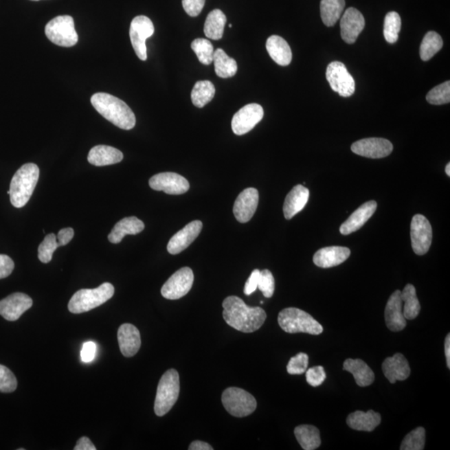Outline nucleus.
<instances>
[{
    "label": "nucleus",
    "instance_id": "nucleus-1",
    "mask_svg": "<svg viewBox=\"0 0 450 450\" xmlns=\"http://www.w3.org/2000/svg\"><path fill=\"white\" fill-rule=\"evenodd\" d=\"M223 317L229 326L243 333L260 330L267 315L260 307H249L237 296H229L223 302Z\"/></svg>",
    "mask_w": 450,
    "mask_h": 450
},
{
    "label": "nucleus",
    "instance_id": "nucleus-2",
    "mask_svg": "<svg viewBox=\"0 0 450 450\" xmlns=\"http://www.w3.org/2000/svg\"><path fill=\"white\" fill-rule=\"evenodd\" d=\"M91 104L104 119L124 131L135 126L134 112L119 98L106 93H97L91 97Z\"/></svg>",
    "mask_w": 450,
    "mask_h": 450
},
{
    "label": "nucleus",
    "instance_id": "nucleus-3",
    "mask_svg": "<svg viewBox=\"0 0 450 450\" xmlns=\"http://www.w3.org/2000/svg\"><path fill=\"white\" fill-rule=\"evenodd\" d=\"M40 178V169L35 164H23L14 174L10 183V202L15 208H22L32 196Z\"/></svg>",
    "mask_w": 450,
    "mask_h": 450
},
{
    "label": "nucleus",
    "instance_id": "nucleus-4",
    "mask_svg": "<svg viewBox=\"0 0 450 450\" xmlns=\"http://www.w3.org/2000/svg\"><path fill=\"white\" fill-rule=\"evenodd\" d=\"M115 293L111 283H104L96 289H84L77 291L70 299L69 311L72 314H82L106 303Z\"/></svg>",
    "mask_w": 450,
    "mask_h": 450
},
{
    "label": "nucleus",
    "instance_id": "nucleus-5",
    "mask_svg": "<svg viewBox=\"0 0 450 450\" xmlns=\"http://www.w3.org/2000/svg\"><path fill=\"white\" fill-rule=\"evenodd\" d=\"M278 323L284 332L289 334L305 333L319 335L324 331L323 326L313 317L300 308H287L282 311L278 317Z\"/></svg>",
    "mask_w": 450,
    "mask_h": 450
},
{
    "label": "nucleus",
    "instance_id": "nucleus-6",
    "mask_svg": "<svg viewBox=\"0 0 450 450\" xmlns=\"http://www.w3.org/2000/svg\"><path fill=\"white\" fill-rule=\"evenodd\" d=\"M179 375L177 370H169L160 379L155 401L156 416H166L175 405L179 395Z\"/></svg>",
    "mask_w": 450,
    "mask_h": 450
},
{
    "label": "nucleus",
    "instance_id": "nucleus-7",
    "mask_svg": "<svg viewBox=\"0 0 450 450\" xmlns=\"http://www.w3.org/2000/svg\"><path fill=\"white\" fill-rule=\"evenodd\" d=\"M45 34L53 44L66 48L76 45L79 41L74 19L69 15L57 16L47 23Z\"/></svg>",
    "mask_w": 450,
    "mask_h": 450
},
{
    "label": "nucleus",
    "instance_id": "nucleus-8",
    "mask_svg": "<svg viewBox=\"0 0 450 450\" xmlns=\"http://www.w3.org/2000/svg\"><path fill=\"white\" fill-rule=\"evenodd\" d=\"M222 403L231 416L238 418L249 416L256 411L257 407L256 398L251 394L234 387L224 391Z\"/></svg>",
    "mask_w": 450,
    "mask_h": 450
},
{
    "label": "nucleus",
    "instance_id": "nucleus-9",
    "mask_svg": "<svg viewBox=\"0 0 450 450\" xmlns=\"http://www.w3.org/2000/svg\"><path fill=\"white\" fill-rule=\"evenodd\" d=\"M326 79L330 87L340 96L350 97L355 92V82L353 76L348 71L346 66L341 62L335 61L328 65L326 69Z\"/></svg>",
    "mask_w": 450,
    "mask_h": 450
},
{
    "label": "nucleus",
    "instance_id": "nucleus-10",
    "mask_svg": "<svg viewBox=\"0 0 450 450\" xmlns=\"http://www.w3.org/2000/svg\"><path fill=\"white\" fill-rule=\"evenodd\" d=\"M155 33V26L150 19L144 15L133 19L130 29V36L133 48L139 60H147L146 40Z\"/></svg>",
    "mask_w": 450,
    "mask_h": 450
},
{
    "label": "nucleus",
    "instance_id": "nucleus-11",
    "mask_svg": "<svg viewBox=\"0 0 450 450\" xmlns=\"http://www.w3.org/2000/svg\"><path fill=\"white\" fill-rule=\"evenodd\" d=\"M194 284V273L189 267H183L176 271L166 282L161 289L164 298L170 300L181 299L190 291Z\"/></svg>",
    "mask_w": 450,
    "mask_h": 450
},
{
    "label": "nucleus",
    "instance_id": "nucleus-12",
    "mask_svg": "<svg viewBox=\"0 0 450 450\" xmlns=\"http://www.w3.org/2000/svg\"><path fill=\"white\" fill-rule=\"evenodd\" d=\"M410 236L414 253L418 256H424L429 251L432 244L433 230L424 215H414L411 222Z\"/></svg>",
    "mask_w": 450,
    "mask_h": 450
},
{
    "label": "nucleus",
    "instance_id": "nucleus-13",
    "mask_svg": "<svg viewBox=\"0 0 450 450\" xmlns=\"http://www.w3.org/2000/svg\"><path fill=\"white\" fill-rule=\"evenodd\" d=\"M264 117V109L258 104H249L234 115L231 127L234 134L244 135L252 131Z\"/></svg>",
    "mask_w": 450,
    "mask_h": 450
},
{
    "label": "nucleus",
    "instance_id": "nucleus-14",
    "mask_svg": "<svg viewBox=\"0 0 450 450\" xmlns=\"http://www.w3.org/2000/svg\"><path fill=\"white\" fill-rule=\"evenodd\" d=\"M148 183L151 189L163 191L168 194H183L190 190L189 181L183 176L172 172L155 175Z\"/></svg>",
    "mask_w": 450,
    "mask_h": 450
},
{
    "label": "nucleus",
    "instance_id": "nucleus-15",
    "mask_svg": "<svg viewBox=\"0 0 450 450\" xmlns=\"http://www.w3.org/2000/svg\"><path fill=\"white\" fill-rule=\"evenodd\" d=\"M393 144L390 140L382 138H368L356 141L351 150L355 154L370 159H382L393 151Z\"/></svg>",
    "mask_w": 450,
    "mask_h": 450
},
{
    "label": "nucleus",
    "instance_id": "nucleus-16",
    "mask_svg": "<svg viewBox=\"0 0 450 450\" xmlns=\"http://www.w3.org/2000/svg\"><path fill=\"white\" fill-rule=\"evenodd\" d=\"M259 191L254 188H248L238 194L233 209L238 222L245 224L251 220L259 205Z\"/></svg>",
    "mask_w": 450,
    "mask_h": 450
},
{
    "label": "nucleus",
    "instance_id": "nucleus-17",
    "mask_svg": "<svg viewBox=\"0 0 450 450\" xmlns=\"http://www.w3.org/2000/svg\"><path fill=\"white\" fill-rule=\"evenodd\" d=\"M32 305V299L25 293H12L5 299L0 300V315L6 320H18Z\"/></svg>",
    "mask_w": 450,
    "mask_h": 450
},
{
    "label": "nucleus",
    "instance_id": "nucleus-18",
    "mask_svg": "<svg viewBox=\"0 0 450 450\" xmlns=\"http://www.w3.org/2000/svg\"><path fill=\"white\" fill-rule=\"evenodd\" d=\"M365 26V21L363 14L355 8H349L340 19V30L344 41L347 44H354Z\"/></svg>",
    "mask_w": 450,
    "mask_h": 450
},
{
    "label": "nucleus",
    "instance_id": "nucleus-19",
    "mask_svg": "<svg viewBox=\"0 0 450 450\" xmlns=\"http://www.w3.org/2000/svg\"><path fill=\"white\" fill-rule=\"evenodd\" d=\"M203 228L201 221H194L185 225L170 238L167 250L171 254H178L189 247L196 240Z\"/></svg>",
    "mask_w": 450,
    "mask_h": 450
},
{
    "label": "nucleus",
    "instance_id": "nucleus-20",
    "mask_svg": "<svg viewBox=\"0 0 450 450\" xmlns=\"http://www.w3.org/2000/svg\"><path fill=\"white\" fill-rule=\"evenodd\" d=\"M385 317L386 326L391 331H401L406 327L401 291H394L390 297L385 307Z\"/></svg>",
    "mask_w": 450,
    "mask_h": 450
},
{
    "label": "nucleus",
    "instance_id": "nucleus-21",
    "mask_svg": "<svg viewBox=\"0 0 450 450\" xmlns=\"http://www.w3.org/2000/svg\"><path fill=\"white\" fill-rule=\"evenodd\" d=\"M350 253V249L346 247L331 246L318 250L313 258V261L320 268L335 267L349 259Z\"/></svg>",
    "mask_w": 450,
    "mask_h": 450
},
{
    "label": "nucleus",
    "instance_id": "nucleus-22",
    "mask_svg": "<svg viewBox=\"0 0 450 450\" xmlns=\"http://www.w3.org/2000/svg\"><path fill=\"white\" fill-rule=\"evenodd\" d=\"M377 209V203L371 201L363 203L359 209L356 210L353 214L350 215L349 218H347V221L343 223L342 225L340 226V233L344 234V236H348L352 233L355 232V231L359 230L360 228H362L363 225L370 220L376 211Z\"/></svg>",
    "mask_w": 450,
    "mask_h": 450
},
{
    "label": "nucleus",
    "instance_id": "nucleus-23",
    "mask_svg": "<svg viewBox=\"0 0 450 450\" xmlns=\"http://www.w3.org/2000/svg\"><path fill=\"white\" fill-rule=\"evenodd\" d=\"M118 341L121 353L125 357L135 356L140 349V333L135 326L124 324L118 330Z\"/></svg>",
    "mask_w": 450,
    "mask_h": 450
},
{
    "label": "nucleus",
    "instance_id": "nucleus-24",
    "mask_svg": "<svg viewBox=\"0 0 450 450\" xmlns=\"http://www.w3.org/2000/svg\"><path fill=\"white\" fill-rule=\"evenodd\" d=\"M382 370L383 374L391 383H394L397 381H404L410 375L408 360L401 353L395 354L393 357L387 358L383 363Z\"/></svg>",
    "mask_w": 450,
    "mask_h": 450
},
{
    "label": "nucleus",
    "instance_id": "nucleus-25",
    "mask_svg": "<svg viewBox=\"0 0 450 450\" xmlns=\"http://www.w3.org/2000/svg\"><path fill=\"white\" fill-rule=\"evenodd\" d=\"M310 197V191L304 185H298L293 188L285 198L283 210L286 220H291L302 210Z\"/></svg>",
    "mask_w": 450,
    "mask_h": 450
},
{
    "label": "nucleus",
    "instance_id": "nucleus-26",
    "mask_svg": "<svg viewBox=\"0 0 450 450\" xmlns=\"http://www.w3.org/2000/svg\"><path fill=\"white\" fill-rule=\"evenodd\" d=\"M346 422L351 429L358 431L371 432L381 425V416L374 410H369L367 412L355 411L348 416Z\"/></svg>",
    "mask_w": 450,
    "mask_h": 450
},
{
    "label": "nucleus",
    "instance_id": "nucleus-27",
    "mask_svg": "<svg viewBox=\"0 0 450 450\" xmlns=\"http://www.w3.org/2000/svg\"><path fill=\"white\" fill-rule=\"evenodd\" d=\"M124 159L123 153L108 146H97L89 153L88 161L95 166H106L118 164Z\"/></svg>",
    "mask_w": 450,
    "mask_h": 450
},
{
    "label": "nucleus",
    "instance_id": "nucleus-28",
    "mask_svg": "<svg viewBox=\"0 0 450 450\" xmlns=\"http://www.w3.org/2000/svg\"><path fill=\"white\" fill-rule=\"evenodd\" d=\"M144 229V222L138 218L134 216L124 218L113 227L111 234H109L108 240L112 244H119L128 234L135 236L142 232Z\"/></svg>",
    "mask_w": 450,
    "mask_h": 450
},
{
    "label": "nucleus",
    "instance_id": "nucleus-29",
    "mask_svg": "<svg viewBox=\"0 0 450 450\" xmlns=\"http://www.w3.org/2000/svg\"><path fill=\"white\" fill-rule=\"evenodd\" d=\"M269 56L276 64L281 66H287L292 61V51L288 43L283 38L278 35L270 36L266 42Z\"/></svg>",
    "mask_w": 450,
    "mask_h": 450
},
{
    "label": "nucleus",
    "instance_id": "nucleus-30",
    "mask_svg": "<svg viewBox=\"0 0 450 450\" xmlns=\"http://www.w3.org/2000/svg\"><path fill=\"white\" fill-rule=\"evenodd\" d=\"M343 369L353 374L356 383L360 387L369 386L374 381L373 370L362 359H348L344 363Z\"/></svg>",
    "mask_w": 450,
    "mask_h": 450
},
{
    "label": "nucleus",
    "instance_id": "nucleus-31",
    "mask_svg": "<svg viewBox=\"0 0 450 450\" xmlns=\"http://www.w3.org/2000/svg\"><path fill=\"white\" fill-rule=\"evenodd\" d=\"M227 19L221 10H214L207 16L203 32L211 40H221L224 34Z\"/></svg>",
    "mask_w": 450,
    "mask_h": 450
},
{
    "label": "nucleus",
    "instance_id": "nucleus-32",
    "mask_svg": "<svg viewBox=\"0 0 450 450\" xmlns=\"http://www.w3.org/2000/svg\"><path fill=\"white\" fill-rule=\"evenodd\" d=\"M297 440L304 450H315L321 445L319 430L315 426L303 425L295 429Z\"/></svg>",
    "mask_w": 450,
    "mask_h": 450
},
{
    "label": "nucleus",
    "instance_id": "nucleus-33",
    "mask_svg": "<svg viewBox=\"0 0 450 450\" xmlns=\"http://www.w3.org/2000/svg\"><path fill=\"white\" fill-rule=\"evenodd\" d=\"M344 7V0H321L320 13L324 25L334 26L341 17Z\"/></svg>",
    "mask_w": 450,
    "mask_h": 450
},
{
    "label": "nucleus",
    "instance_id": "nucleus-34",
    "mask_svg": "<svg viewBox=\"0 0 450 450\" xmlns=\"http://www.w3.org/2000/svg\"><path fill=\"white\" fill-rule=\"evenodd\" d=\"M213 62L215 73L218 77L226 79L236 76L238 65L236 60L227 56L224 50L218 49L214 51Z\"/></svg>",
    "mask_w": 450,
    "mask_h": 450
},
{
    "label": "nucleus",
    "instance_id": "nucleus-35",
    "mask_svg": "<svg viewBox=\"0 0 450 450\" xmlns=\"http://www.w3.org/2000/svg\"><path fill=\"white\" fill-rule=\"evenodd\" d=\"M403 314L406 319L412 320L420 314L421 307L418 300L416 289L412 284H407L401 292Z\"/></svg>",
    "mask_w": 450,
    "mask_h": 450
},
{
    "label": "nucleus",
    "instance_id": "nucleus-36",
    "mask_svg": "<svg viewBox=\"0 0 450 450\" xmlns=\"http://www.w3.org/2000/svg\"><path fill=\"white\" fill-rule=\"evenodd\" d=\"M214 85L209 80L198 81L191 92V100L198 108L205 107L214 99Z\"/></svg>",
    "mask_w": 450,
    "mask_h": 450
},
{
    "label": "nucleus",
    "instance_id": "nucleus-37",
    "mask_svg": "<svg viewBox=\"0 0 450 450\" xmlns=\"http://www.w3.org/2000/svg\"><path fill=\"white\" fill-rule=\"evenodd\" d=\"M443 40L439 34L430 31L425 34L420 45V58L423 61H428L436 56L443 47Z\"/></svg>",
    "mask_w": 450,
    "mask_h": 450
},
{
    "label": "nucleus",
    "instance_id": "nucleus-38",
    "mask_svg": "<svg viewBox=\"0 0 450 450\" xmlns=\"http://www.w3.org/2000/svg\"><path fill=\"white\" fill-rule=\"evenodd\" d=\"M401 30V19L396 12H390L386 14L383 25V35L390 44H394L398 40V34Z\"/></svg>",
    "mask_w": 450,
    "mask_h": 450
},
{
    "label": "nucleus",
    "instance_id": "nucleus-39",
    "mask_svg": "<svg viewBox=\"0 0 450 450\" xmlns=\"http://www.w3.org/2000/svg\"><path fill=\"white\" fill-rule=\"evenodd\" d=\"M191 48L196 54L198 60L201 64L209 65L213 62L214 46L205 38H196L191 44Z\"/></svg>",
    "mask_w": 450,
    "mask_h": 450
},
{
    "label": "nucleus",
    "instance_id": "nucleus-40",
    "mask_svg": "<svg viewBox=\"0 0 450 450\" xmlns=\"http://www.w3.org/2000/svg\"><path fill=\"white\" fill-rule=\"evenodd\" d=\"M425 429L418 427L407 434L401 445V450H422L425 449Z\"/></svg>",
    "mask_w": 450,
    "mask_h": 450
},
{
    "label": "nucleus",
    "instance_id": "nucleus-41",
    "mask_svg": "<svg viewBox=\"0 0 450 450\" xmlns=\"http://www.w3.org/2000/svg\"><path fill=\"white\" fill-rule=\"evenodd\" d=\"M60 247L58 244L57 237L54 234H48L45 238L40 246H38V256L42 263L48 264L52 260L53 254Z\"/></svg>",
    "mask_w": 450,
    "mask_h": 450
},
{
    "label": "nucleus",
    "instance_id": "nucleus-42",
    "mask_svg": "<svg viewBox=\"0 0 450 450\" xmlns=\"http://www.w3.org/2000/svg\"><path fill=\"white\" fill-rule=\"evenodd\" d=\"M426 100L430 104L442 105L449 103L450 101V82L446 81L443 84L436 86L426 95Z\"/></svg>",
    "mask_w": 450,
    "mask_h": 450
},
{
    "label": "nucleus",
    "instance_id": "nucleus-43",
    "mask_svg": "<svg viewBox=\"0 0 450 450\" xmlns=\"http://www.w3.org/2000/svg\"><path fill=\"white\" fill-rule=\"evenodd\" d=\"M17 385V379L12 371L7 367L0 365V392H14Z\"/></svg>",
    "mask_w": 450,
    "mask_h": 450
},
{
    "label": "nucleus",
    "instance_id": "nucleus-44",
    "mask_svg": "<svg viewBox=\"0 0 450 450\" xmlns=\"http://www.w3.org/2000/svg\"><path fill=\"white\" fill-rule=\"evenodd\" d=\"M258 288L263 293L265 298H271L273 296L275 288V278L269 269L260 271Z\"/></svg>",
    "mask_w": 450,
    "mask_h": 450
},
{
    "label": "nucleus",
    "instance_id": "nucleus-45",
    "mask_svg": "<svg viewBox=\"0 0 450 450\" xmlns=\"http://www.w3.org/2000/svg\"><path fill=\"white\" fill-rule=\"evenodd\" d=\"M308 356L304 353L297 354L292 357L287 365L289 374H302L308 370Z\"/></svg>",
    "mask_w": 450,
    "mask_h": 450
},
{
    "label": "nucleus",
    "instance_id": "nucleus-46",
    "mask_svg": "<svg viewBox=\"0 0 450 450\" xmlns=\"http://www.w3.org/2000/svg\"><path fill=\"white\" fill-rule=\"evenodd\" d=\"M306 381L308 385L313 387H318L326 379V373L323 366H315L311 368L305 372Z\"/></svg>",
    "mask_w": 450,
    "mask_h": 450
},
{
    "label": "nucleus",
    "instance_id": "nucleus-47",
    "mask_svg": "<svg viewBox=\"0 0 450 450\" xmlns=\"http://www.w3.org/2000/svg\"><path fill=\"white\" fill-rule=\"evenodd\" d=\"M182 5L183 10L191 17H196L203 9L205 5V0H183Z\"/></svg>",
    "mask_w": 450,
    "mask_h": 450
},
{
    "label": "nucleus",
    "instance_id": "nucleus-48",
    "mask_svg": "<svg viewBox=\"0 0 450 450\" xmlns=\"http://www.w3.org/2000/svg\"><path fill=\"white\" fill-rule=\"evenodd\" d=\"M14 269V261L5 254H0V280L9 277Z\"/></svg>",
    "mask_w": 450,
    "mask_h": 450
},
{
    "label": "nucleus",
    "instance_id": "nucleus-49",
    "mask_svg": "<svg viewBox=\"0 0 450 450\" xmlns=\"http://www.w3.org/2000/svg\"><path fill=\"white\" fill-rule=\"evenodd\" d=\"M97 346L95 342L88 341L84 344L81 350V359L85 363L92 362L96 357Z\"/></svg>",
    "mask_w": 450,
    "mask_h": 450
},
{
    "label": "nucleus",
    "instance_id": "nucleus-50",
    "mask_svg": "<svg viewBox=\"0 0 450 450\" xmlns=\"http://www.w3.org/2000/svg\"><path fill=\"white\" fill-rule=\"evenodd\" d=\"M260 270L254 269L250 275L249 280L246 282L245 285V293L246 295H252V293L258 289V284H259Z\"/></svg>",
    "mask_w": 450,
    "mask_h": 450
},
{
    "label": "nucleus",
    "instance_id": "nucleus-51",
    "mask_svg": "<svg viewBox=\"0 0 450 450\" xmlns=\"http://www.w3.org/2000/svg\"><path fill=\"white\" fill-rule=\"evenodd\" d=\"M74 236V231L72 228L63 229L58 233L57 241L58 246H65L69 244Z\"/></svg>",
    "mask_w": 450,
    "mask_h": 450
},
{
    "label": "nucleus",
    "instance_id": "nucleus-52",
    "mask_svg": "<svg viewBox=\"0 0 450 450\" xmlns=\"http://www.w3.org/2000/svg\"><path fill=\"white\" fill-rule=\"evenodd\" d=\"M74 450H96V447L87 437H82L78 441Z\"/></svg>",
    "mask_w": 450,
    "mask_h": 450
},
{
    "label": "nucleus",
    "instance_id": "nucleus-53",
    "mask_svg": "<svg viewBox=\"0 0 450 450\" xmlns=\"http://www.w3.org/2000/svg\"><path fill=\"white\" fill-rule=\"evenodd\" d=\"M190 450H213L212 446L203 441H194L190 445Z\"/></svg>",
    "mask_w": 450,
    "mask_h": 450
},
{
    "label": "nucleus",
    "instance_id": "nucleus-54",
    "mask_svg": "<svg viewBox=\"0 0 450 450\" xmlns=\"http://www.w3.org/2000/svg\"><path fill=\"white\" fill-rule=\"evenodd\" d=\"M445 352L446 356V362H447V367L450 369V335H447L445 342Z\"/></svg>",
    "mask_w": 450,
    "mask_h": 450
},
{
    "label": "nucleus",
    "instance_id": "nucleus-55",
    "mask_svg": "<svg viewBox=\"0 0 450 450\" xmlns=\"http://www.w3.org/2000/svg\"><path fill=\"white\" fill-rule=\"evenodd\" d=\"M445 172H446V175H447L448 176H450V164L449 163L447 164V166H446Z\"/></svg>",
    "mask_w": 450,
    "mask_h": 450
},
{
    "label": "nucleus",
    "instance_id": "nucleus-56",
    "mask_svg": "<svg viewBox=\"0 0 450 450\" xmlns=\"http://www.w3.org/2000/svg\"><path fill=\"white\" fill-rule=\"evenodd\" d=\"M32 1H40V0H32Z\"/></svg>",
    "mask_w": 450,
    "mask_h": 450
}]
</instances>
